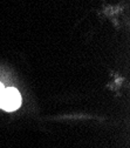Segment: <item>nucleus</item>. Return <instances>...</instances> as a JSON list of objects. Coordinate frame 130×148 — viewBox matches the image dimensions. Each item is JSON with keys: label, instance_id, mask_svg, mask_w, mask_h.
Masks as SVG:
<instances>
[{"label": "nucleus", "instance_id": "obj_1", "mask_svg": "<svg viewBox=\"0 0 130 148\" xmlns=\"http://www.w3.org/2000/svg\"><path fill=\"white\" fill-rule=\"evenodd\" d=\"M21 105L20 93L15 88H6L4 89L1 97H0V108L7 112H13L18 109Z\"/></svg>", "mask_w": 130, "mask_h": 148}, {"label": "nucleus", "instance_id": "obj_2", "mask_svg": "<svg viewBox=\"0 0 130 148\" xmlns=\"http://www.w3.org/2000/svg\"><path fill=\"white\" fill-rule=\"evenodd\" d=\"M4 85L1 84V82H0V97H1V94H3V92H4Z\"/></svg>", "mask_w": 130, "mask_h": 148}]
</instances>
